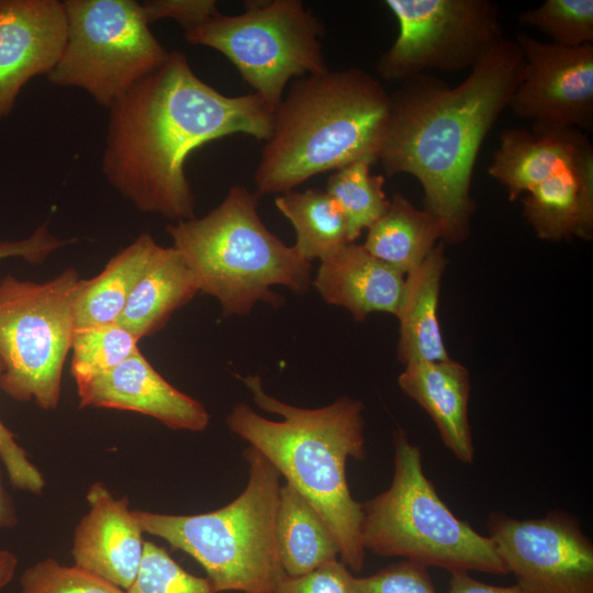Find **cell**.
Wrapping results in <instances>:
<instances>
[{
    "mask_svg": "<svg viewBox=\"0 0 593 593\" xmlns=\"http://www.w3.org/2000/svg\"><path fill=\"white\" fill-rule=\"evenodd\" d=\"M66 40L61 1L0 0V121L32 78L52 71Z\"/></svg>",
    "mask_w": 593,
    "mask_h": 593,
    "instance_id": "obj_14",
    "label": "cell"
},
{
    "mask_svg": "<svg viewBox=\"0 0 593 593\" xmlns=\"http://www.w3.org/2000/svg\"><path fill=\"white\" fill-rule=\"evenodd\" d=\"M448 593H525L517 584L497 586L480 582L467 571H451Z\"/></svg>",
    "mask_w": 593,
    "mask_h": 593,
    "instance_id": "obj_37",
    "label": "cell"
},
{
    "mask_svg": "<svg viewBox=\"0 0 593 593\" xmlns=\"http://www.w3.org/2000/svg\"><path fill=\"white\" fill-rule=\"evenodd\" d=\"M518 23L537 29L563 47L593 43V0H546L518 15Z\"/></svg>",
    "mask_w": 593,
    "mask_h": 593,
    "instance_id": "obj_29",
    "label": "cell"
},
{
    "mask_svg": "<svg viewBox=\"0 0 593 593\" xmlns=\"http://www.w3.org/2000/svg\"><path fill=\"white\" fill-rule=\"evenodd\" d=\"M523 199V214L536 235L559 242L593 235V155L535 186Z\"/></svg>",
    "mask_w": 593,
    "mask_h": 593,
    "instance_id": "obj_20",
    "label": "cell"
},
{
    "mask_svg": "<svg viewBox=\"0 0 593 593\" xmlns=\"http://www.w3.org/2000/svg\"><path fill=\"white\" fill-rule=\"evenodd\" d=\"M4 370L0 359V376ZM0 461L5 469L10 483L18 490L38 494L45 480L41 471L31 462L25 450L15 439V435L0 418Z\"/></svg>",
    "mask_w": 593,
    "mask_h": 593,
    "instance_id": "obj_34",
    "label": "cell"
},
{
    "mask_svg": "<svg viewBox=\"0 0 593 593\" xmlns=\"http://www.w3.org/2000/svg\"><path fill=\"white\" fill-rule=\"evenodd\" d=\"M398 382L403 392L428 413L454 456L463 463H472L474 447L468 419V370L449 358L413 362L405 365Z\"/></svg>",
    "mask_w": 593,
    "mask_h": 593,
    "instance_id": "obj_19",
    "label": "cell"
},
{
    "mask_svg": "<svg viewBox=\"0 0 593 593\" xmlns=\"http://www.w3.org/2000/svg\"><path fill=\"white\" fill-rule=\"evenodd\" d=\"M138 340L116 322L75 328L70 372L76 384L119 366L138 349Z\"/></svg>",
    "mask_w": 593,
    "mask_h": 593,
    "instance_id": "obj_28",
    "label": "cell"
},
{
    "mask_svg": "<svg viewBox=\"0 0 593 593\" xmlns=\"http://www.w3.org/2000/svg\"><path fill=\"white\" fill-rule=\"evenodd\" d=\"M524 65L510 107L532 124L593 128V43L563 47L521 33Z\"/></svg>",
    "mask_w": 593,
    "mask_h": 593,
    "instance_id": "obj_13",
    "label": "cell"
},
{
    "mask_svg": "<svg viewBox=\"0 0 593 593\" xmlns=\"http://www.w3.org/2000/svg\"><path fill=\"white\" fill-rule=\"evenodd\" d=\"M243 455L248 482L227 505L194 515L139 510L134 514L143 533L164 539L200 563L217 593H278L287 577L276 538L280 474L253 446Z\"/></svg>",
    "mask_w": 593,
    "mask_h": 593,
    "instance_id": "obj_6",
    "label": "cell"
},
{
    "mask_svg": "<svg viewBox=\"0 0 593 593\" xmlns=\"http://www.w3.org/2000/svg\"><path fill=\"white\" fill-rule=\"evenodd\" d=\"M489 537L525 593H593V544L563 511L517 519L503 512L488 521Z\"/></svg>",
    "mask_w": 593,
    "mask_h": 593,
    "instance_id": "obj_12",
    "label": "cell"
},
{
    "mask_svg": "<svg viewBox=\"0 0 593 593\" xmlns=\"http://www.w3.org/2000/svg\"><path fill=\"white\" fill-rule=\"evenodd\" d=\"M394 473L388 490L361 503L365 550L424 567L507 574L489 536L452 514L424 473L418 446L394 433Z\"/></svg>",
    "mask_w": 593,
    "mask_h": 593,
    "instance_id": "obj_7",
    "label": "cell"
},
{
    "mask_svg": "<svg viewBox=\"0 0 593 593\" xmlns=\"http://www.w3.org/2000/svg\"><path fill=\"white\" fill-rule=\"evenodd\" d=\"M399 23L393 45L377 63L385 80L404 81L429 70L471 69L504 37L490 0H387Z\"/></svg>",
    "mask_w": 593,
    "mask_h": 593,
    "instance_id": "obj_11",
    "label": "cell"
},
{
    "mask_svg": "<svg viewBox=\"0 0 593 593\" xmlns=\"http://www.w3.org/2000/svg\"><path fill=\"white\" fill-rule=\"evenodd\" d=\"M166 232L200 292L217 299L223 316L246 315L259 301L280 305L273 286L295 292L310 288L311 262L268 231L257 195L243 186L232 187L206 215L169 224Z\"/></svg>",
    "mask_w": 593,
    "mask_h": 593,
    "instance_id": "obj_5",
    "label": "cell"
},
{
    "mask_svg": "<svg viewBox=\"0 0 593 593\" xmlns=\"http://www.w3.org/2000/svg\"><path fill=\"white\" fill-rule=\"evenodd\" d=\"M79 281L74 268L41 283L0 279V389L11 399L45 411L58 406Z\"/></svg>",
    "mask_w": 593,
    "mask_h": 593,
    "instance_id": "obj_8",
    "label": "cell"
},
{
    "mask_svg": "<svg viewBox=\"0 0 593 593\" xmlns=\"http://www.w3.org/2000/svg\"><path fill=\"white\" fill-rule=\"evenodd\" d=\"M141 4L148 24L164 18H171L184 32L219 11L214 0H154Z\"/></svg>",
    "mask_w": 593,
    "mask_h": 593,
    "instance_id": "obj_35",
    "label": "cell"
},
{
    "mask_svg": "<svg viewBox=\"0 0 593 593\" xmlns=\"http://www.w3.org/2000/svg\"><path fill=\"white\" fill-rule=\"evenodd\" d=\"M276 538L281 566L289 577L309 573L339 555L322 516L287 482L280 488Z\"/></svg>",
    "mask_w": 593,
    "mask_h": 593,
    "instance_id": "obj_24",
    "label": "cell"
},
{
    "mask_svg": "<svg viewBox=\"0 0 593 593\" xmlns=\"http://www.w3.org/2000/svg\"><path fill=\"white\" fill-rule=\"evenodd\" d=\"M255 404L282 416L270 421L237 403L226 417L232 433L249 443L318 512L335 537L340 560L360 571L366 550L361 538V503L350 494L348 458L367 456L363 405L348 396L320 409H301L267 394L258 376L240 377Z\"/></svg>",
    "mask_w": 593,
    "mask_h": 593,
    "instance_id": "obj_3",
    "label": "cell"
},
{
    "mask_svg": "<svg viewBox=\"0 0 593 593\" xmlns=\"http://www.w3.org/2000/svg\"><path fill=\"white\" fill-rule=\"evenodd\" d=\"M405 275L348 243L321 260L313 284L328 304L347 309L355 321L376 312L396 315Z\"/></svg>",
    "mask_w": 593,
    "mask_h": 593,
    "instance_id": "obj_18",
    "label": "cell"
},
{
    "mask_svg": "<svg viewBox=\"0 0 593 593\" xmlns=\"http://www.w3.org/2000/svg\"><path fill=\"white\" fill-rule=\"evenodd\" d=\"M127 593H217L209 579L186 571L168 551L154 544L144 542V553L138 574Z\"/></svg>",
    "mask_w": 593,
    "mask_h": 593,
    "instance_id": "obj_30",
    "label": "cell"
},
{
    "mask_svg": "<svg viewBox=\"0 0 593 593\" xmlns=\"http://www.w3.org/2000/svg\"><path fill=\"white\" fill-rule=\"evenodd\" d=\"M246 11H217L184 32L186 41L219 51L243 79L276 109L292 77L327 70L322 22L300 0L245 2Z\"/></svg>",
    "mask_w": 593,
    "mask_h": 593,
    "instance_id": "obj_9",
    "label": "cell"
},
{
    "mask_svg": "<svg viewBox=\"0 0 593 593\" xmlns=\"http://www.w3.org/2000/svg\"><path fill=\"white\" fill-rule=\"evenodd\" d=\"M157 245L148 233H142L113 256L99 275L80 279L75 328L116 322Z\"/></svg>",
    "mask_w": 593,
    "mask_h": 593,
    "instance_id": "obj_25",
    "label": "cell"
},
{
    "mask_svg": "<svg viewBox=\"0 0 593 593\" xmlns=\"http://www.w3.org/2000/svg\"><path fill=\"white\" fill-rule=\"evenodd\" d=\"M77 390L80 407L136 412L171 429L201 432L210 422L203 404L169 383L139 349L110 371L77 384Z\"/></svg>",
    "mask_w": 593,
    "mask_h": 593,
    "instance_id": "obj_15",
    "label": "cell"
},
{
    "mask_svg": "<svg viewBox=\"0 0 593 593\" xmlns=\"http://www.w3.org/2000/svg\"><path fill=\"white\" fill-rule=\"evenodd\" d=\"M278 593H355V577L338 559L299 577L287 575Z\"/></svg>",
    "mask_w": 593,
    "mask_h": 593,
    "instance_id": "obj_33",
    "label": "cell"
},
{
    "mask_svg": "<svg viewBox=\"0 0 593 593\" xmlns=\"http://www.w3.org/2000/svg\"><path fill=\"white\" fill-rule=\"evenodd\" d=\"M390 113V93L360 68L299 78L273 111L255 171L256 195L284 193L362 158L378 161Z\"/></svg>",
    "mask_w": 593,
    "mask_h": 593,
    "instance_id": "obj_4",
    "label": "cell"
},
{
    "mask_svg": "<svg viewBox=\"0 0 593 593\" xmlns=\"http://www.w3.org/2000/svg\"><path fill=\"white\" fill-rule=\"evenodd\" d=\"M18 524V514L12 497L5 491L0 470V530L13 528Z\"/></svg>",
    "mask_w": 593,
    "mask_h": 593,
    "instance_id": "obj_38",
    "label": "cell"
},
{
    "mask_svg": "<svg viewBox=\"0 0 593 593\" xmlns=\"http://www.w3.org/2000/svg\"><path fill=\"white\" fill-rule=\"evenodd\" d=\"M355 593H436L426 567L406 560L379 572L355 577Z\"/></svg>",
    "mask_w": 593,
    "mask_h": 593,
    "instance_id": "obj_32",
    "label": "cell"
},
{
    "mask_svg": "<svg viewBox=\"0 0 593 593\" xmlns=\"http://www.w3.org/2000/svg\"><path fill=\"white\" fill-rule=\"evenodd\" d=\"M63 3L67 40L60 59L47 75L54 86L83 89L98 104L110 109L166 60L169 52L150 32L139 2Z\"/></svg>",
    "mask_w": 593,
    "mask_h": 593,
    "instance_id": "obj_10",
    "label": "cell"
},
{
    "mask_svg": "<svg viewBox=\"0 0 593 593\" xmlns=\"http://www.w3.org/2000/svg\"><path fill=\"white\" fill-rule=\"evenodd\" d=\"M445 238L443 223L395 193L384 214L369 228L362 246L368 253L406 275Z\"/></svg>",
    "mask_w": 593,
    "mask_h": 593,
    "instance_id": "obj_23",
    "label": "cell"
},
{
    "mask_svg": "<svg viewBox=\"0 0 593 593\" xmlns=\"http://www.w3.org/2000/svg\"><path fill=\"white\" fill-rule=\"evenodd\" d=\"M373 163L371 158L353 161L334 170L327 181L325 191L339 205L350 242L379 220L390 204L383 191L384 177L370 174Z\"/></svg>",
    "mask_w": 593,
    "mask_h": 593,
    "instance_id": "obj_27",
    "label": "cell"
},
{
    "mask_svg": "<svg viewBox=\"0 0 593 593\" xmlns=\"http://www.w3.org/2000/svg\"><path fill=\"white\" fill-rule=\"evenodd\" d=\"M74 242L53 236L46 225L38 226L30 236L19 240H0V259L19 257L31 264L43 262L54 250Z\"/></svg>",
    "mask_w": 593,
    "mask_h": 593,
    "instance_id": "obj_36",
    "label": "cell"
},
{
    "mask_svg": "<svg viewBox=\"0 0 593 593\" xmlns=\"http://www.w3.org/2000/svg\"><path fill=\"white\" fill-rule=\"evenodd\" d=\"M446 264L440 242L419 266L405 275L396 313L400 321L398 356L404 365L449 358L438 320L440 281Z\"/></svg>",
    "mask_w": 593,
    "mask_h": 593,
    "instance_id": "obj_22",
    "label": "cell"
},
{
    "mask_svg": "<svg viewBox=\"0 0 593 593\" xmlns=\"http://www.w3.org/2000/svg\"><path fill=\"white\" fill-rule=\"evenodd\" d=\"M88 512L74 532L75 566L127 591L143 559V530L127 497L118 499L102 482L88 489Z\"/></svg>",
    "mask_w": 593,
    "mask_h": 593,
    "instance_id": "obj_16",
    "label": "cell"
},
{
    "mask_svg": "<svg viewBox=\"0 0 593 593\" xmlns=\"http://www.w3.org/2000/svg\"><path fill=\"white\" fill-rule=\"evenodd\" d=\"M589 155H593V146L578 128L545 124H532L530 130L510 127L500 135L488 174L514 201Z\"/></svg>",
    "mask_w": 593,
    "mask_h": 593,
    "instance_id": "obj_17",
    "label": "cell"
},
{
    "mask_svg": "<svg viewBox=\"0 0 593 593\" xmlns=\"http://www.w3.org/2000/svg\"><path fill=\"white\" fill-rule=\"evenodd\" d=\"M523 56L501 38L456 87L428 72L391 93L388 132L378 161L388 176L421 183L424 210L444 225L449 243L463 240L475 203L470 194L477 157L522 79Z\"/></svg>",
    "mask_w": 593,
    "mask_h": 593,
    "instance_id": "obj_2",
    "label": "cell"
},
{
    "mask_svg": "<svg viewBox=\"0 0 593 593\" xmlns=\"http://www.w3.org/2000/svg\"><path fill=\"white\" fill-rule=\"evenodd\" d=\"M275 204L295 231L293 249L309 262L353 243L339 205L324 190H290L277 197Z\"/></svg>",
    "mask_w": 593,
    "mask_h": 593,
    "instance_id": "obj_26",
    "label": "cell"
},
{
    "mask_svg": "<svg viewBox=\"0 0 593 593\" xmlns=\"http://www.w3.org/2000/svg\"><path fill=\"white\" fill-rule=\"evenodd\" d=\"M109 111L107 180L137 210L179 222L195 217L184 170L189 155L236 133L267 141L275 109L255 92L221 93L194 74L183 53L172 51Z\"/></svg>",
    "mask_w": 593,
    "mask_h": 593,
    "instance_id": "obj_1",
    "label": "cell"
},
{
    "mask_svg": "<svg viewBox=\"0 0 593 593\" xmlns=\"http://www.w3.org/2000/svg\"><path fill=\"white\" fill-rule=\"evenodd\" d=\"M19 560L7 549H0V590L7 586L14 578Z\"/></svg>",
    "mask_w": 593,
    "mask_h": 593,
    "instance_id": "obj_39",
    "label": "cell"
},
{
    "mask_svg": "<svg viewBox=\"0 0 593 593\" xmlns=\"http://www.w3.org/2000/svg\"><path fill=\"white\" fill-rule=\"evenodd\" d=\"M198 292L197 277L181 254L157 245L116 323L139 340L161 329Z\"/></svg>",
    "mask_w": 593,
    "mask_h": 593,
    "instance_id": "obj_21",
    "label": "cell"
},
{
    "mask_svg": "<svg viewBox=\"0 0 593 593\" xmlns=\"http://www.w3.org/2000/svg\"><path fill=\"white\" fill-rule=\"evenodd\" d=\"M20 585V593H127L75 564L64 566L53 558L29 567Z\"/></svg>",
    "mask_w": 593,
    "mask_h": 593,
    "instance_id": "obj_31",
    "label": "cell"
}]
</instances>
